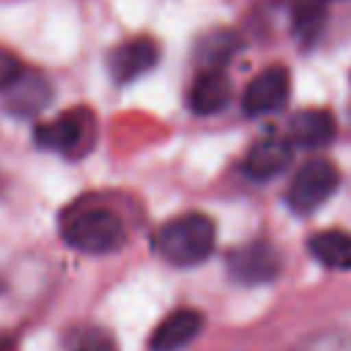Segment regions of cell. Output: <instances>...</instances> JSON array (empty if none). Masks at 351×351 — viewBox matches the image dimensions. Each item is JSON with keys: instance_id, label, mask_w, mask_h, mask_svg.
Segmentation results:
<instances>
[{"instance_id": "6da1fadb", "label": "cell", "mask_w": 351, "mask_h": 351, "mask_svg": "<svg viewBox=\"0 0 351 351\" xmlns=\"http://www.w3.org/2000/svg\"><path fill=\"white\" fill-rule=\"evenodd\" d=\"M214 239H217L214 222L200 211H189L159 228L156 247L176 266H195L211 255Z\"/></svg>"}, {"instance_id": "7a4b0ae2", "label": "cell", "mask_w": 351, "mask_h": 351, "mask_svg": "<svg viewBox=\"0 0 351 351\" xmlns=\"http://www.w3.org/2000/svg\"><path fill=\"white\" fill-rule=\"evenodd\" d=\"M63 239L80 252L101 255L118 250L126 239V230L121 217L110 208H74L63 219Z\"/></svg>"}, {"instance_id": "3957f363", "label": "cell", "mask_w": 351, "mask_h": 351, "mask_svg": "<svg viewBox=\"0 0 351 351\" xmlns=\"http://www.w3.org/2000/svg\"><path fill=\"white\" fill-rule=\"evenodd\" d=\"M36 140L41 148H52L60 154H85L96 140V115L88 107L66 110L52 123L38 126Z\"/></svg>"}, {"instance_id": "277c9868", "label": "cell", "mask_w": 351, "mask_h": 351, "mask_svg": "<svg viewBox=\"0 0 351 351\" xmlns=\"http://www.w3.org/2000/svg\"><path fill=\"white\" fill-rule=\"evenodd\" d=\"M337 181L340 173L329 159H307L288 186V206L299 214H310L335 195Z\"/></svg>"}, {"instance_id": "5b68a950", "label": "cell", "mask_w": 351, "mask_h": 351, "mask_svg": "<svg viewBox=\"0 0 351 351\" xmlns=\"http://www.w3.org/2000/svg\"><path fill=\"white\" fill-rule=\"evenodd\" d=\"M280 269H282V255L269 241H250V244L233 250L228 258L230 277L244 285L271 282L280 274Z\"/></svg>"}, {"instance_id": "8992f818", "label": "cell", "mask_w": 351, "mask_h": 351, "mask_svg": "<svg viewBox=\"0 0 351 351\" xmlns=\"http://www.w3.org/2000/svg\"><path fill=\"white\" fill-rule=\"evenodd\" d=\"M288 88H291V80H288V69L282 66H269L263 69L258 77H252V82L247 85L244 96H241V107L247 115H266V112H274L285 104L288 99Z\"/></svg>"}, {"instance_id": "52a82bcc", "label": "cell", "mask_w": 351, "mask_h": 351, "mask_svg": "<svg viewBox=\"0 0 351 351\" xmlns=\"http://www.w3.org/2000/svg\"><path fill=\"white\" fill-rule=\"evenodd\" d=\"M159 60V44L151 36H137L123 41L110 55V74L115 82H132L151 71Z\"/></svg>"}, {"instance_id": "ba28073f", "label": "cell", "mask_w": 351, "mask_h": 351, "mask_svg": "<svg viewBox=\"0 0 351 351\" xmlns=\"http://www.w3.org/2000/svg\"><path fill=\"white\" fill-rule=\"evenodd\" d=\"M203 313L200 310H176L170 313L151 335V351H178L189 346L203 332Z\"/></svg>"}, {"instance_id": "9c48e42d", "label": "cell", "mask_w": 351, "mask_h": 351, "mask_svg": "<svg viewBox=\"0 0 351 351\" xmlns=\"http://www.w3.org/2000/svg\"><path fill=\"white\" fill-rule=\"evenodd\" d=\"M230 80L219 69H206L189 88V107L197 115H214L230 101Z\"/></svg>"}, {"instance_id": "30bf717a", "label": "cell", "mask_w": 351, "mask_h": 351, "mask_svg": "<svg viewBox=\"0 0 351 351\" xmlns=\"http://www.w3.org/2000/svg\"><path fill=\"white\" fill-rule=\"evenodd\" d=\"M335 137V118L326 110H302L288 123V140L302 148H321Z\"/></svg>"}, {"instance_id": "8fae6325", "label": "cell", "mask_w": 351, "mask_h": 351, "mask_svg": "<svg viewBox=\"0 0 351 351\" xmlns=\"http://www.w3.org/2000/svg\"><path fill=\"white\" fill-rule=\"evenodd\" d=\"M291 162V140H280V137H263L258 140L247 156H244V170L252 178H271L277 176L285 165Z\"/></svg>"}, {"instance_id": "7c38bea8", "label": "cell", "mask_w": 351, "mask_h": 351, "mask_svg": "<svg viewBox=\"0 0 351 351\" xmlns=\"http://www.w3.org/2000/svg\"><path fill=\"white\" fill-rule=\"evenodd\" d=\"M8 107L16 112V115H36L38 110L47 107L52 90H49V82L41 77V74H19L8 88Z\"/></svg>"}, {"instance_id": "4fadbf2b", "label": "cell", "mask_w": 351, "mask_h": 351, "mask_svg": "<svg viewBox=\"0 0 351 351\" xmlns=\"http://www.w3.org/2000/svg\"><path fill=\"white\" fill-rule=\"evenodd\" d=\"M310 255L326 269H351V233L348 230H318L307 241Z\"/></svg>"}, {"instance_id": "5bb4252c", "label": "cell", "mask_w": 351, "mask_h": 351, "mask_svg": "<svg viewBox=\"0 0 351 351\" xmlns=\"http://www.w3.org/2000/svg\"><path fill=\"white\" fill-rule=\"evenodd\" d=\"M233 49H236V36L233 33H228V30L208 33L197 44V60L208 63V69H219L233 55Z\"/></svg>"}, {"instance_id": "9a60e30c", "label": "cell", "mask_w": 351, "mask_h": 351, "mask_svg": "<svg viewBox=\"0 0 351 351\" xmlns=\"http://www.w3.org/2000/svg\"><path fill=\"white\" fill-rule=\"evenodd\" d=\"M71 351H115L112 340L99 329H80L71 340Z\"/></svg>"}, {"instance_id": "2e32d148", "label": "cell", "mask_w": 351, "mask_h": 351, "mask_svg": "<svg viewBox=\"0 0 351 351\" xmlns=\"http://www.w3.org/2000/svg\"><path fill=\"white\" fill-rule=\"evenodd\" d=\"M19 74H22V63H19V58H16L14 52H8V49L0 47V90H5Z\"/></svg>"}]
</instances>
